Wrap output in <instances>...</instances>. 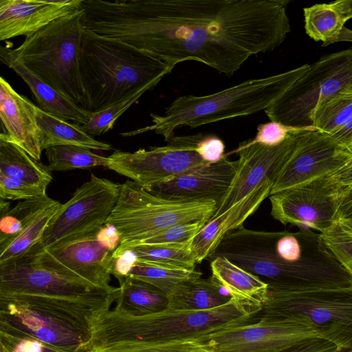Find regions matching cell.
<instances>
[{"instance_id": "6da1fadb", "label": "cell", "mask_w": 352, "mask_h": 352, "mask_svg": "<svg viewBox=\"0 0 352 352\" xmlns=\"http://www.w3.org/2000/svg\"><path fill=\"white\" fill-rule=\"evenodd\" d=\"M288 0H82L84 28L173 66L192 60L228 77L291 32Z\"/></svg>"}, {"instance_id": "7a4b0ae2", "label": "cell", "mask_w": 352, "mask_h": 352, "mask_svg": "<svg viewBox=\"0 0 352 352\" xmlns=\"http://www.w3.org/2000/svg\"><path fill=\"white\" fill-rule=\"evenodd\" d=\"M115 291L79 297L0 295V331L35 338L62 352H85Z\"/></svg>"}, {"instance_id": "3957f363", "label": "cell", "mask_w": 352, "mask_h": 352, "mask_svg": "<svg viewBox=\"0 0 352 352\" xmlns=\"http://www.w3.org/2000/svg\"><path fill=\"white\" fill-rule=\"evenodd\" d=\"M78 65L84 109L91 113L152 89L175 67L148 52L85 29Z\"/></svg>"}, {"instance_id": "277c9868", "label": "cell", "mask_w": 352, "mask_h": 352, "mask_svg": "<svg viewBox=\"0 0 352 352\" xmlns=\"http://www.w3.org/2000/svg\"><path fill=\"white\" fill-rule=\"evenodd\" d=\"M258 310L231 299L208 310L167 307L160 311L131 315L110 309L95 324L88 349L142 342L199 338L246 323Z\"/></svg>"}, {"instance_id": "5b68a950", "label": "cell", "mask_w": 352, "mask_h": 352, "mask_svg": "<svg viewBox=\"0 0 352 352\" xmlns=\"http://www.w3.org/2000/svg\"><path fill=\"white\" fill-rule=\"evenodd\" d=\"M309 64L267 77L249 79L206 96L186 95L175 98L163 115L151 114L152 124L121 133L134 136L154 131L168 142L182 126L196 128L227 119L265 111L308 69Z\"/></svg>"}, {"instance_id": "8992f818", "label": "cell", "mask_w": 352, "mask_h": 352, "mask_svg": "<svg viewBox=\"0 0 352 352\" xmlns=\"http://www.w3.org/2000/svg\"><path fill=\"white\" fill-rule=\"evenodd\" d=\"M84 11L68 16L25 36L17 47L1 53V60L23 65L77 105L85 107L79 74V54L84 33Z\"/></svg>"}, {"instance_id": "52a82bcc", "label": "cell", "mask_w": 352, "mask_h": 352, "mask_svg": "<svg viewBox=\"0 0 352 352\" xmlns=\"http://www.w3.org/2000/svg\"><path fill=\"white\" fill-rule=\"evenodd\" d=\"M261 312V317L317 328L338 348H352V281L346 285L268 284Z\"/></svg>"}, {"instance_id": "ba28073f", "label": "cell", "mask_w": 352, "mask_h": 352, "mask_svg": "<svg viewBox=\"0 0 352 352\" xmlns=\"http://www.w3.org/2000/svg\"><path fill=\"white\" fill-rule=\"evenodd\" d=\"M217 209L214 201H172L157 197L137 183L121 186L116 206L105 223L120 236V245L138 243L172 226L210 220Z\"/></svg>"}, {"instance_id": "9c48e42d", "label": "cell", "mask_w": 352, "mask_h": 352, "mask_svg": "<svg viewBox=\"0 0 352 352\" xmlns=\"http://www.w3.org/2000/svg\"><path fill=\"white\" fill-rule=\"evenodd\" d=\"M351 85L352 47L323 56L309 65L307 72L265 113L271 121L289 127L314 128L315 109Z\"/></svg>"}, {"instance_id": "30bf717a", "label": "cell", "mask_w": 352, "mask_h": 352, "mask_svg": "<svg viewBox=\"0 0 352 352\" xmlns=\"http://www.w3.org/2000/svg\"><path fill=\"white\" fill-rule=\"evenodd\" d=\"M203 134L173 136L163 146L134 152L115 151L107 167L146 190L208 164L197 152Z\"/></svg>"}, {"instance_id": "8fae6325", "label": "cell", "mask_w": 352, "mask_h": 352, "mask_svg": "<svg viewBox=\"0 0 352 352\" xmlns=\"http://www.w3.org/2000/svg\"><path fill=\"white\" fill-rule=\"evenodd\" d=\"M122 184L91 174L50 221L40 246L47 249L100 229L117 204Z\"/></svg>"}, {"instance_id": "7c38bea8", "label": "cell", "mask_w": 352, "mask_h": 352, "mask_svg": "<svg viewBox=\"0 0 352 352\" xmlns=\"http://www.w3.org/2000/svg\"><path fill=\"white\" fill-rule=\"evenodd\" d=\"M316 338L332 342L327 333L311 326L261 317L254 323L226 328L199 338L212 352H284Z\"/></svg>"}, {"instance_id": "4fadbf2b", "label": "cell", "mask_w": 352, "mask_h": 352, "mask_svg": "<svg viewBox=\"0 0 352 352\" xmlns=\"http://www.w3.org/2000/svg\"><path fill=\"white\" fill-rule=\"evenodd\" d=\"M90 283L59 273L44 265L32 248L0 265V295L28 294L79 297L110 292Z\"/></svg>"}, {"instance_id": "5bb4252c", "label": "cell", "mask_w": 352, "mask_h": 352, "mask_svg": "<svg viewBox=\"0 0 352 352\" xmlns=\"http://www.w3.org/2000/svg\"><path fill=\"white\" fill-rule=\"evenodd\" d=\"M342 187L327 176L270 195L271 214L283 225L323 232L336 222Z\"/></svg>"}, {"instance_id": "9a60e30c", "label": "cell", "mask_w": 352, "mask_h": 352, "mask_svg": "<svg viewBox=\"0 0 352 352\" xmlns=\"http://www.w3.org/2000/svg\"><path fill=\"white\" fill-rule=\"evenodd\" d=\"M99 230L60 241L47 249H43L38 241L32 249L38 258L52 270L111 290L115 288L109 283L114 251L99 239Z\"/></svg>"}, {"instance_id": "2e32d148", "label": "cell", "mask_w": 352, "mask_h": 352, "mask_svg": "<svg viewBox=\"0 0 352 352\" xmlns=\"http://www.w3.org/2000/svg\"><path fill=\"white\" fill-rule=\"evenodd\" d=\"M351 157L349 148L327 134L316 129L302 130L270 195L329 175L343 168Z\"/></svg>"}, {"instance_id": "e0dca14e", "label": "cell", "mask_w": 352, "mask_h": 352, "mask_svg": "<svg viewBox=\"0 0 352 352\" xmlns=\"http://www.w3.org/2000/svg\"><path fill=\"white\" fill-rule=\"evenodd\" d=\"M305 129H308L292 131L283 142L274 146L250 144L248 141L240 144L234 151L239 155L235 175L210 219L222 214L260 186L268 182L274 184L294 149L300 131Z\"/></svg>"}, {"instance_id": "ac0fdd59", "label": "cell", "mask_w": 352, "mask_h": 352, "mask_svg": "<svg viewBox=\"0 0 352 352\" xmlns=\"http://www.w3.org/2000/svg\"><path fill=\"white\" fill-rule=\"evenodd\" d=\"M238 161L226 157L208 164L147 191L172 201H214L217 206L226 195L235 175Z\"/></svg>"}, {"instance_id": "d6986e66", "label": "cell", "mask_w": 352, "mask_h": 352, "mask_svg": "<svg viewBox=\"0 0 352 352\" xmlns=\"http://www.w3.org/2000/svg\"><path fill=\"white\" fill-rule=\"evenodd\" d=\"M82 0H1L0 40L30 36L80 8Z\"/></svg>"}, {"instance_id": "ffe728a7", "label": "cell", "mask_w": 352, "mask_h": 352, "mask_svg": "<svg viewBox=\"0 0 352 352\" xmlns=\"http://www.w3.org/2000/svg\"><path fill=\"white\" fill-rule=\"evenodd\" d=\"M36 106L0 78V118L11 140L32 157L41 160L43 134L37 122Z\"/></svg>"}, {"instance_id": "44dd1931", "label": "cell", "mask_w": 352, "mask_h": 352, "mask_svg": "<svg viewBox=\"0 0 352 352\" xmlns=\"http://www.w3.org/2000/svg\"><path fill=\"white\" fill-rule=\"evenodd\" d=\"M274 183H265L222 214L210 219L193 238L190 250L197 264L201 263L228 233L243 227L245 221L270 196Z\"/></svg>"}, {"instance_id": "7402d4cb", "label": "cell", "mask_w": 352, "mask_h": 352, "mask_svg": "<svg viewBox=\"0 0 352 352\" xmlns=\"http://www.w3.org/2000/svg\"><path fill=\"white\" fill-rule=\"evenodd\" d=\"M212 278L234 299L262 311L267 299L268 284L224 257L210 261Z\"/></svg>"}, {"instance_id": "603a6c76", "label": "cell", "mask_w": 352, "mask_h": 352, "mask_svg": "<svg viewBox=\"0 0 352 352\" xmlns=\"http://www.w3.org/2000/svg\"><path fill=\"white\" fill-rule=\"evenodd\" d=\"M8 66L28 85L41 109L67 121H72L78 125L85 124L89 121L91 117L90 112L75 104L23 65L11 63Z\"/></svg>"}, {"instance_id": "cb8c5ba5", "label": "cell", "mask_w": 352, "mask_h": 352, "mask_svg": "<svg viewBox=\"0 0 352 352\" xmlns=\"http://www.w3.org/2000/svg\"><path fill=\"white\" fill-rule=\"evenodd\" d=\"M312 119L314 128L350 149L352 144V91L346 89L323 101L315 109Z\"/></svg>"}, {"instance_id": "d4e9b609", "label": "cell", "mask_w": 352, "mask_h": 352, "mask_svg": "<svg viewBox=\"0 0 352 352\" xmlns=\"http://www.w3.org/2000/svg\"><path fill=\"white\" fill-rule=\"evenodd\" d=\"M0 174L18 178L45 190L52 180L47 166L32 157L6 131L0 134Z\"/></svg>"}, {"instance_id": "484cf974", "label": "cell", "mask_w": 352, "mask_h": 352, "mask_svg": "<svg viewBox=\"0 0 352 352\" xmlns=\"http://www.w3.org/2000/svg\"><path fill=\"white\" fill-rule=\"evenodd\" d=\"M35 115L43 134V150L61 145L100 151L112 149L111 144L96 140L85 133L81 125L46 113L38 106H36Z\"/></svg>"}, {"instance_id": "4316f807", "label": "cell", "mask_w": 352, "mask_h": 352, "mask_svg": "<svg viewBox=\"0 0 352 352\" xmlns=\"http://www.w3.org/2000/svg\"><path fill=\"white\" fill-rule=\"evenodd\" d=\"M212 278L188 280L177 285L167 296L168 307L185 310H208L222 306L232 298Z\"/></svg>"}, {"instance_id": "83f0119b", "label": "cell", "mask_w": 352, "mask_h": 352, "mask_svg": "<svg viewBox=\"0 0 352 352\" xmlns=\"http://www.w3.org/2000/svg\"><path fill=\"white\" fill-rule=\"evenodd\" d=\"M307 34L322 46L337 42L350 19L343 0L318 3L303 10Z\"/></svg>"}, {"instance_id": "f1b7e54d", "label": "cell", "mask_w": 352, "mask_h": 352, "mask_svg": "<svg viewBox=\"0 0 352 352\" xmlns=\"http://www.w3.org/2000/svg\"><path fill=\"white\" fill-rule=\"evenodd\" d=\"M119 293L115 311L131 315H143L160 311L168 307L166 294L140 280L126 276L119 281Z\"/></svg>"}, {"instance_id": "f546056e", "label": "cell", "mask_w": 352, "mask_h": 352, "mask_svg": "<svg viewBox=\"0 0 352 352\" xmlns=\"http://www.w3.org/2000/svg\"><path fill=\"white\" fill-rule=\"evenodd\" d=\"M130 250L138 260L176 269L195 270L196 261L186 245L129 244L119 245L114 252Z\"/></svg>"}, {"instance_id": "4dcf8cb0", "label": "cell", "mask_w": 352, "mask_h": 352, "mask_svg": "<svg viewBox=\"0 0 352 352\" xmlns=\"http://www.w3.org/2000/svg\"><path fill=\"white\" fill-rule=\"evenodd\" d=\"M57 201L47 195L19 201L1 216L0 248L21 232L40 213Z\"/></svg>"}, {"instance_id": "1f68e13d", "label": "cell", "mask_w": 352, "mask_h": 352, "mask_svg": "<svg viewBox=\"0 0 352 352\" xmlns=\"http://www.w3.org/2000/svg\"><path fill=\"white\" fill-rule=\"evenodd\" d=\"M202 274L195 270H188L160 266L138 260L126 276L147 283L168 296L179 284L201 278Z\"/></svg>"}, {"instance_id": "d6a6232c", "label": "cell", "mask_w": 352, "mask_h": 352, "mask_svg": "<svg viewBox=\"0 0 352 352\" xmlns=\"http://www.w3.org/2000/svg\"><path fill=\"white\" fill-rule=\"evenodd\" d=\"M48 164L52 171H67L87 169L97 166L107 167L109 157L93 153L91 149L72 145H61L45 149Z\"/></svg>"}, {"instance_id": "836d02e7", "label": "cell", "mask_w": 352, "mask_h": 352, "mask_svg": "<svg viewBox=\"0 0 352 352\" xmlns=\"http://www.w3.org/2000/svg\"><path fill=\"white\" fill-rule=\"evenodd\" d=\"M58 201L40 213L21 232L0 248V265L24 254L42 238L50 221L61 207Z\"/></svg>"}, {"instance_id": "e575fe53", "label": "cell", "mask_w": 352, "mask_h": 352, "mask_svg": "<svg viewBox=\"0 0 352 352\" xmlns=\"http://www.w3.org/2000/svg\"><path fill=\"white\" fill-rule=\"evenodd\" d=\"M86 352H212L199 338L165 342H142L114 345Z\"/></svg>"}, {"instance_id": "d590c367", "label": "cell", "mask_w": 352, "mask_h": 352, "mask_svg": "<svg viewBox=\"0 0 352 352\" xmlns=\"http://www.w3.org/2000/svg\"><path fill=\"white\" fill-rule=\"evenodd\" d=\"M320 235L329 251L352 276V229L335 222Z\"/></svg>"}, {"instance_id": "8d00e7d4", "label": "cell", "mask_w": 352, "mask_h": 352, "mask_svg": "<svg viewBox=\"0 0 352 352\" xmlns=\"http://www.w3.org/2000/svg\"><path fill=\"white\" fill-rule=\"evenodd\" d=\"M146 92H138L126 100L102 111L91 113L89 122L81 125L82 130L90 136H98L111 130L119 117L137 102Z\"/></svg>"}, {"instance_id": "74e56055", "label": "cell", "mask_w": 352, "mask_h": 352, "mask_svg": "<svg viewBox=\"0 0 352 352\" xmlns=\"http://www.w3.org/2000/svg\"><path fill=\"white\" fill-rule=\"evenodd\" d=\"M208 221V220H198L195 221L178 223L172 226L147 239L132 244H189L191 243L193 238Z\"/></svg>"}, {"instance_id": "f35d334b", "label": "cell", "mask_w": 352, "mask_h": 352, "mask_svg": "<svg viewBox=\"0 0 352 352\" xmlns=\"http://www.w3.org/2000/svg\"><path fill=\"white\" fill-rule=\"evenodd\" d=\"M0 352H62L29 336L0 331Z\"/></svg>"}, {"instance_id": "ab89813d", "label": "cell", "mask_w": 352, "mask_h": 352, "mask_svg": "<svg viewBox=\"0 0 352 352\" xmlns=\"http://www.w3.org/2000/svg\"><path fill=\"white\" fill-rule=\"evenodd\" d=\"M46 195V190L28 184L11 176L0 174V197L1 199H30Z\"/></svg>"}, {"instance_id": "60d3db41", "label": "cell", "mask_w": 352, "mask_h": 352, "mask_svg": "<svg viewBox=\"0 0 352 352\" xmlns=\"http://www.w3.org/2000/svg\"><path fill=\"white\" fill-rule=\"evenodd\" d=\"M297 129H300L292 128L279 122L270 121L259 124L255 137L248 142L258 143L269 146H276L283 142L292 131Z\"/></svg>"}, {"instance_id": "b9f144b4", "label": "cell", "mask_w": 352, "mask_h": 352, "mask_svg": "<svg viewBox=\"0 0 352 352\" xmlns=\"http://www.w3.org/2000/svg\"><path fill=\"white\" fill-rule=\"evenodd\" d=\"M196 151L208 164L218 162L226 157L225 144L223 140L214 135H203L197 144Z\"/></svg>"}, {"instance_id": "7bdbcfd3", "label": "cell", "mask_w": 352, "mask_h": 352, "mask_svg": "<svg viewBox=\"0 0 352 352\" xmlns=\"http://www.w3.org/2000/svg\"><path fill=\"white\" fill-rule=\"evenodd\" d=\"M341 187V193L336 212V222L352 228V184Z\"/></svg>"}, {"instance_id": "ee69618b", "label": "cell", "mask_w": 352, "mask_h": 352, "mask_svg": "<svg viewBox=\"0 0 352 352\" xmlns=\"http://www.w3.org/2000/svg\"><path fill=\"white\" fill-rule=\"evenodd\" d=\"M113 256V264L111 274L114 276L119 282L128 275L136 262L137 257L135 254L130 250L114 252Z\"/></svg>"}, {"instance_id": "f6af8a7d", "label": "cell", "mask_w": 352, "mask_h": 352, "mask_svg": "<svg viewBox=\"0 0 352 352\" xmlns=\"http://www.w3.org/2000/svg\"><path fill=\"white\" fill-rule=\"evenodd\" d=\"M339 348L333 342L320 338L306 340L284 352H335Z\"/></svg>"}, {"instance_id": "bcb514c9", "label": "cell", "mask_w": 352, "mask_h": 352, "mask_svg": "<svg viewBox=\"0 0 352 352\" xmlns=\"http://www.w3.org/2000/svg\"><path fill=\"white\" fill-rule=\"evenodd\" d=\"M99 239L112 250L115 251L120 243V236L112 225L105 223L98 231Z\"/></svg>"}, {"instance_id": "7dc6e473", "label": "cell", "mask_w": 352, "mask_h": 352, "mask_svg": "<svg viewBox=\"0 0 352 352\" xmlns=\"http://www.w3.org/2000/svg\"><path fill=\"white\" fill-rule=\"evenodd\" d=\"M327 177L333 183L340 187L348 186L352 184V166L343 167Z\"/></svg>"}, {"instance_id": "c3c4849f", "label": "cell", "mask_w": 352, "mask_h": 352, "mask_svg": "<svg viewBox=\"0 0 352 352\" xmlns=\"http://www.w3.org/2000/svg\"><path fill=\"white\" fill-rule=\"evenodd\" d=\"M9 206H10V202L3 201V199H1V202H0L1 216L5 214L6 212H8L10 210Z\"/></svg>"}, {"instance_id": "681fc988", "label": "cell", "mask_w": 352, "mask_h": 352, "mask_svg": "<svg viewBox=\"0 0 352 352\" xmlns=\"http://www.w3.org/2000/svg\"><path fill=\"white\" fill-rule=\"evenodd\" d=\"M335 352H352V348H342V349H338Z\"/></svg>"}, {"instance_id": "f907efd6", "label": "cell", "mask_w": 352, "mask_h": 352, "mask_svg": "<svg viewBox=\"0 0 352 352\" xmlns=\"http://www.w3.org/2000/svg\"><path fill=\"white\" fill-rule=\"evenodd\" d=\"M352 166V157L349 160L346 164L344 167H348Z\"/></svg>"}, {"instance_id": "816d5d0a", "label": "cell", "mask_w": 352, "mask_h": 352, "mask_svg": "<svg viewBox=\"0 0 352 352\" xmlns=\"http://www.w3.org/2000/svg\"><path fill=\"white\" fill-rule=\"evenodd\" d=\"M350 150H351V151L352 152V144H351V145Z\"/></svg>"}, {"instance_id": "f5cc1de1", "label": "cell", "mask_w": 352, "mask_h": 352, "mask_svg": "<svg viewBox=\"0 0 352 352\" xmlns=\"http://www.w3.org/2000/svg\"><path fill=\"white\" fill-rule=\"evenodd\" d=\"M349 89L352 91V85L349 87Z\"/></svg>"}, {"instance_id": "db71d44e", "label": "cell", "mask_w": 352, "mask_h": 352, "mask_svg": "<svg viewBox=\"0 0 352 352\" xmlns=\"http://www.w3.org/2000/svg\"><path fill=\"white\" fill-rule=\"evenodd\" d=\"M352 229V228H351Z\"/></svg>"}]
</instances>
